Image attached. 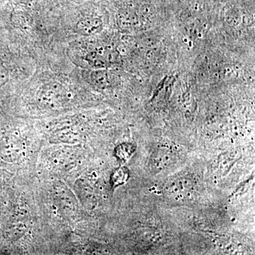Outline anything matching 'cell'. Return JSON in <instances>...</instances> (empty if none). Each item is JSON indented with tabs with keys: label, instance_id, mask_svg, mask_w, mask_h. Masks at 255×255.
Returning <instances> with one entry per match:
<instances>
[{
	"label": "cell",
	"instance_id": "3",
	"mask_svg": "<svg viewBox=\"0 0 255 255\" xmlns=\"http://www.w3.org/2000/svg\"><path fill=\"white\" fill-rule=\"evenodd\" d=\"M101 23L94 18H86L81 19L77 24L76 28L78 33L81 35H91L99 30Z\"/></svg>",
	"mask_w": 255,
	"mask_h": 255
},
{
	"label": "cell",
	"instance_id": "4",
	"mask_svg": "<svg viewBox=\"0 0 255 255\" xmlns=\"http://www.w3.org/2000/svg\"><path fill=\"white\" fill-rule=\"evenodd\" d=\"M135 152V147L130 143H123L116 149V155L120 160L126 162L129 160Z\"/></svg>",
	"mask_w": 255,
	"mask_h": 255
},
{
	"label": "cell",
	"instance_id": "2",
	"mask_svg": "<svg viewBox=\"0 0 255 255\" xmlns=\"http://www.w3.org/2000/svg\"><path fill=\"white\" fill-rule=\"evenodd\" d=\"M177 161V154L173 150L160 148L154 150L149 160V168L153 172L159 173L167 170Z\"/></svg>",
	"mask_w": 255,
	"mask_h": 255
},
{
	"label": "cell",
	"instance_id": "1",
	"mask_svg": "<svg viewBox=\"0 0 255 255\" xmlns=\"http://www.w3.org/2000/svg\"><path fill=\"white\" fill-rule=\"evenodd\" d=\"M195 184V179L191 174L177 176L165 183L164 191L168 196L179 199L189 193Z\"/></svg>",
	"mask_w": 255,
	"mask_h": 255
},
{
	"label": "cell",
	"instance_id": "6",
	"mask_svg": "<svg viewBox=\"0 0 255 255\" xmlns=\"http://www.w3.org/2000/svg\"><path fill=\"white\" fill-rule=\"evenodd\" d=\"M8 80V73L5 69L0 68V86L5 84Z\"/></svg>",
	"mask_w": 255,
	"mask_h": 255
},
{
	"label": "cell",
	"instance_id": "5",
	"mask_svg": "<svg viewBox=\"0 0 255 255\" xmlns=\"http://www.w3.org/2000/svg\"><path fill=\"white\" fill-rule=\"evenodd\" d=\"M128 170L126 168H120L114 172L112 176V181L115 186L124 183L128 178Z\"/></svg>",
	"mask_w": 255,
	"mask_h": 255
}]
</instances>
